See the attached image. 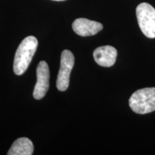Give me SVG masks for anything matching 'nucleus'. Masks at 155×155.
<instances>
[{"label":"nucleus","instance_id":"2","mask_svg":"<svg viewBox=\"0 0 155 155\" xmlns=\"http://www.w3.org/2000/svg\"><path fill=\"white\" fill-rule=\"evenodd\" d=\"M129 106L139 114L155 111V88H145L135 91L129 98Z\"/></svg>","mask_w":155,"mask_h":155},{"label":"nucleus","instance_id":"8","mask_svg":"<svg viewBox=\"0 0 155 155\" xmlns=\"http://www.w3.org/2000/svg\"><path fill=\"white\" fill-rule=\"evenodd\" d=\"M33 144L28 138L22 137L15 141L10 150L7 152L8 155H32L33 154Z\"/></svg>","mask_w":155,"mask_h":155},{"label":"nucleus","instance_id":"9","mask_svg":"<svg viewBox=\"0 0 155 155\" xmlns=\"http://www.w3.org/2000/svg\"><path fill=\"white\" fill-rule=\"evenodd\" d=\"M53 1H57V2H61V1H65V0H53Z\"/></svg>","mask_w":155,"mask_h":155},{"label":"nucleus","instance_id":"7","mask_svg":"<svg viewBox=\"0 0 155 155\" xmlns=\"http://www.w3.org/2000/svg\"><path fill=\"white\" fill-rule=\"evenodd\" d=\"M117 50L110 45L101 46L94 52V58L97 64L103 67H111L115 63Z\"/></svg>","mask_w":155,"mask_h":155},{"label":"nucleus","instance_id":"1","mask_svg":"<svg viewBox=\"0 0 155 155\" xmlns=\"http://www.w3.org/2000/svg\"><path fill=\"white\" fill-rule=\"evenodd\" d=\"M38 45V41L34 36L25 38L19 44L14 60V73L17 75L24 73L32 61Z\"/></svg>","mask_w":155,"mask_h":155},{"label":"nucleus","instance_id":"3","mask_svg":"<svg viewBox=\"0 0 155 155\" xmlns=\"http://www.w3.org/2000/svg\"><path fill=\"white\" fill-rule=\"evenodd\" d=\"M137 17L141 32L149 38H155V9L150 4L143 2L137 6Z\"/></svg>","mask_w":155,"mask_h":155},{"label":"nucleus","instance_id":"5","mask_svg":"<svg viewBox=\"0 0 155 155\" xmlns=\"http://www.w3.org/2000/svg\"><path fill=\"white\" fill-rule=\"evenodd\" d=\"M50 71L46 62L40 61L37 68V83L35 86L33 96L37 100L45 96L50 86Z\"/></svg>","mask_w":155,"mask_h":155},{"label":"nucleus","instance_id":"4","mask_svg":"<svg viewBox=\"0 0 155 155\" xmlns=\"http://www.w3.org/2000/svg\"><path fill=\"white\" fill-rule=\"evenodd\" d=\"M75 58L68 50H63L61 58V68L58 74L56 86L61 91H66L69 86L70 75L74 65Z\"/></svg>","mask_w":155,"mask_h":155},{"label":"nucleus","instance_id":"6","mask_svg":"<svg viewBox=\"0 0 155 155\" xmlns=\"http://www.w3.org/2000/svg\"><path fill=\"white\" fill-rule=\"evenodd\" d=\"M72 28L74 32L82 37L92 36L99 32L103 29L101 23L86 18L76 19L73 22Z\"/></svg>","mask_w":155,"mask_h":155}]
</instances>
